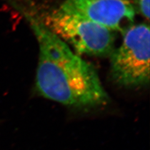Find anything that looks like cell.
Returning <instances> with one entry per match:
<instances>
[{
    "label": "cell",
    "instance_id": "cell-1",
    "mask_svg": "<svg viewBox=\"0 0 150 150\" xmlns=\"http://www.w3.org/2000/svg\"><path fill=\"white\" fill-rule=\"evenodd\" d=\"M38 43L36 90L39 95L69 107L90 109L103 106L110 98L93 65L76 55L40 19L19 4Z\"/></svg>",
    "mask_w": 150,
    "mask_h": 150
},
{
    "label": "cell",
    "instance_id": "cell-2",
    "mask_svg": "<svg viewBox=\"0 0 150 150\" xmlns=\"http://www.w3.org/2000/svg\"><path fill=\"white\" fill-rule=\"evenodd\" d=\"M123 42L110 54V74L114 82L125 88H136L149 83V27L146 23L131 26Z\"/></svg>",
    "mask_w": 150,
    "mask_h": 150
},
{
    "label": "cell",
    "instance_id": "cell-3",
    "mask_svg": "<svg viewBox=\"0 0 150 150\" xmlns=\"http://www.w3.org/2000/svg\"><path fill=\"white\" fill-rule=\"evenodd\" d=\"M47 28L78 54L110 55L114 49L115 32L58 8L41 20Z\"/></svg>",
    "mask_w": 150,
    "mask_h": 150
},
{
    "label": "cell",
    "instance_id": "cell-4",
    "mask_svg": "<svg viewBox=\"0 0 150 150\" xmlns=\"http://www.w3.org/2000/svg\"><path fill=\"white\" fill-rule=\"evenodd\" d=\"M59 9L123 34L132 25L136 13L129 0H64Z\"/></svg>",
    "mask_w": 150,
    "mask_h": 150
},
{
    "label": "cell",
    "instance_id": "cell-5",
    "mask_svg": "<svg viewBox=\"0 0 150 150\" xmlns=\"http://www.w3.org/2000/svg\"><path fill=\"white\" fill-rule=\"evenodd\" d=\"M138 11L144 18L149 19V0H134Z\"/></svg>",
    "mask_w": 150,
    "mask_h": 150
}]
</instances>
